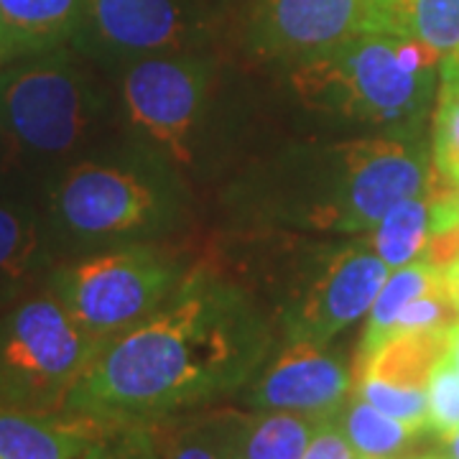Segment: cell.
Here are the masks:
<instances>
[{
	"instance_id": "ffe728a7",
	"label": "cell",
	"mask_w": 459,
	"mask_h": 459,
	"mask_svg": "<svg viewBox=\"0 0 459 459\" xmlns=\"http://www.w3.org/2000/svg\"><path fill=\"white\" fill-rule=\"evenodd\" d=\"M319 421L289 411H258L243 416L240 459H301Z\"/></svg>"
},
{
	"instance_id": "4fadbf2b",
	"label": "cell",
	"mask_w": 459,
	"mask_h": 459,
	"mask_svg": "<svg viewBox=\"0 0 459 459\" xmlns=\"http://www.w3.org/2000/svg\"><path fill=\"white\" fill-rule=\"evenodd\" d=\"M84 13L113 49H177L186 39V21L174 0H84Z\"/></svg>"
},
{
	"instance_id": "d6a6232c",
	"label": "cell",
	"mask_w": 459,
	"mask_h": 459,
	"mask_svg": "<svg viewBox=\"0 0 459 459\" xmlns=\"http://www.w3.org/2000/svg\"><path fill=\"white\" fill-rule=\"evenodd\" d=\"M419 459H439V457H419Z\"/></svg>"
},
{
	"instance_id": "ba28073f",
	"label": "cell",
	"mask_w": 459,
	"mask_h": 459,
	"mask_svg": "<svg viewBox=\"0 0 459 459\" xmlns=\"http://www.w3.org/2000/svg\"><path fill=\"white\" fill-rule=\"evenodd\" d=\"M204 90V66L181 56L143 59L123 80V100L133 123L184 164L192 161V133Z\"/></svg>"
},
{
	"instance_id": "8fae6325",
	"label": "cell",
	"mask_w": 459,
	"mask_h": 459,
	"mask_svg": "<svg viewBox=\"0 0 459 459\" xmlns=\"http://www.w3.org/2000/svg\"><path fill=\"white\" fill-rule=\"evenodd\" d=\"M352 370L327 344L289 340L250 383L247 403L255 411H289L314 421L337 419L352 395Z\"/></svg>"
},
{
	"instance_id": "7a4b0ae2",
	"label": "cell",
	"mask_w": 459,
	"mask_h": 459,
	"mask_svg": "<svg viewBox=\"0 0 459 459\" xmlns=\"http://www.w3.org/2000/svg\"><path fill=\"white\" fill-rule=\"evenodd\" d=\"M442 54L406 33H362L301 59L291 74L307 105L416 133L429 113Z\"/></svg>"
},
{
	"instance_id": "ac0fdd59",
	"label": "cell",
	"mask_w": 459,
	"mask_h": 459,
	"mask_svg": "<svg viewBox=\"0 0 459 459\" xmlns=\"http://www.w3.org/2000/svg\"><path fill=\"white\" fill-rule=\"evenodd\" d=\"M439 286H444V271L439 265L424 261V258L406 263L401 268H394L388 273L385 283H383L380 294L376 296L370 312H368L370 316H368V325H365L360 344H358L355 360H360L368 352H373L377 344L385 340L394 319L411 299L429 294V291H434Z\"/></svg>"
},
{
	"instance_id": "83f0119b",
	"label": "cell",
	"mask_w": 459,
	"mask_h": 459,
	"mask_svg": "<svg viewBox=\"0 0 459 459\" xmlns=\"http://www.w3.org/2000/svg\"><path fill=\"white\" fill-rule=\"evenodd\" d=\"M444 283H446V294L452 299V307L459 316V255L449 265H444Z\"/></svg>"
},
{
	"instance_id": "484cf974",
	"label": "cell",
	"mask_w": 459,
	"mask_h": 459,
	"mask_svg": "<svg viewBox=\"0 0 459 459\" xmlns=\"http://www.w3.org/2000/svg\"><path fill=\"white\" fill-rule=\"evenodd\" d=\"M36 255V230L23 217L8 207H0V273L21 276Z\"/></svg>"
},
{
	"instance_id": "1f68e13d",
	"label": "cell",
	"mask_w": 459,
	"mask_h": 459,
	"mask_svg": "<svg viewBox=\"0 0 459 459\" xmlns=\"http://www.w3.org/2000/svg\"><path fill=\"white\" fill-rule=\"evenodd\" d=\"M442 59H446L449 65L459 66V49H455V51H452V54H446V56H442Z\"/></svg>"
},
{
	"instance_id": "cb8c5ba5",
	"label": "cell",
	"mask_w": 459,
	"mask_h": 459,
	"mask_svg": "<svg viewBox=\"0 0 459 459\" xmlns=\"http://www.w3.org/2000/svg\"><path fill=\"white\" fill-rule=\"evenodd\" d=\"M427 421L429 431L439 439L449 437L459 427V373L444 355L434 365L427 383Z\"/></svg>"
},
{
	"instance_id": "9a60e30c",
	"label": "cell",
	"mask_w": 459,
	"mask_h": 459,
	"mask_svg": "<svg viewBox=\"0 0 459 459\" xmlns=\"http://www.w3.org/2000/svg\"><path fill=\"white\" fill-rule=\"evenodd\" d=\"M82 16L84 0H0V62L56 49Z\"/></svg>"
},
{
	"instance_id": "4dcf8cb0",
	"label": "cell",
	"mask_w": 459,
	"mask_h": 459,
	"mask_svg": "<svg viewBox=\"0 0 459 459\" xmlns=\"http://www.w3.org/2000/svg\"><path fill=\"white\" fill-rule=\"evenodd\" d=\"M377 3H383V5L394 13L395 21H398V0H377ZM398 26H401V21H398ZM401 31H403V29H401Z\"/></svg>"
},
{
	"instance_id": "836d02e7",
	"label": "cell",
	"mask_w": 459,
	"mask_h": 459,
	"mask_svg": "<svg viewBox=\"0 0 459 459\" xmlns=\"http://www.w3.org/2000/svg\"><path fill=\"white\" fill-rule=\"evenodd\" d=\"M358 459H368V457H358Z\"/></svg>"
},
{
	"instance_id": "2e32d148",
	"label": "cell",
	"mask_w": 459,
	"mask_h": 459,
	"mask_svg": "<svg viewBox=\"0 0 459 459\" xmlns=\"http://www.w3.org/2000/svg\"><path fill=\"white\" fill-rule=\"evenodd\" d=\"M240 424L238 413H212L151 427L161 459H240Z\"/></svg>"
},
{
	"instance_id": "7c38bea8",
	"label": "cell",
	"mask_w": 459,
	"mask_h": 459,
	"mask_svg": "<svg viewBox=\"0 0 459 459\" xmlns=\"http://www.w3.org/2000/svg\"><path fill=\"white\" fill-rule=\"evenodd\" d=\"M449 329L394 334L373 352L355 360L352 394L377 411L429 431L427 383L434 365L446 355Z\"/></svg>"
},
{
	"instance_id": "d6986e66",
	"label": "cell",
	"mask_w": 459,
	"mask_h": 459,
	"mask_svg": "<svg viewBox=\"0 0 459 459\" xmlns=\"http://www.w3.org/2000/svg\"><path fill=\"white\" fill-rule=\"evenodd\" d=\"M337 424L342 427L347 442L352 444L358 457L391 459L401 455L419 434L427 429L398 421L394 416L377 411L368 401L352 394L344 409L337 413Z\"/></svg>"
},
{
	"instance_id": "4316f807",
	"label": "cell",
	"mask_w": 459,
	"mask_h": 459,
	"mask_svg": "<svg viewBox=\"0 0 459 459\" xmlns=\"http://www.w3.org/2000/svg\"><path fill=\"white\" fill-rule=\"evenodd\" d=\"M301 459H358V455H355L352 444L347 442L337 419H327V421L316 424L312 442Z\"/></svg>"
},
{
	"instance_id": "e575fe53",
	"label": "cell",
	"mask_w": 459,
	"mask_h": 459,
	"mask_svg": "<svg viewBox=\"0 0 459 459\" xmlns=\"http://www.w3.org/2000/svg\"><path fill=\"white\" fill-rule=\"evenodd\" d=\"M444 62H446V59H444Z\"/></svg>"
},
{
	"instance_id": "e0dca14e",
	"label": "cell",
	"mask_w": 459,
	"mask_h": 459,
	"mask_svg": "<svg viewBox=\"0 0 459 459\" xmlns=\"http://www.w3.org/2000/svg\"><path fill=\"white\" fill-rule=\"evenodd\" d=\"M431 210H434V195L429 184L421 195H413L394 204L380 217L376 228L368 232L370 247L391 271L411 261H419L424 255L431 238Z\"/></svg>"
},
{
	"instance_id": "6da1fadb",
	"label": "cell",
	"mask_w": 459,
	"mask_h": 459,
	"mask_svg": "<svg viewBox=\"0 0 459 459\" xmlns=\"http://www.w3.org/2000/svg\"><path fill=\"white\" fill-rule=\"evenodd\" d=\"M271 334L243 291L189 276L146 319L98 344L65 403L100 424H156L238 391Z\"/></svg>"
},
{
	"instance_id": "d4e9b609",
	"label": "cell",
	"mask_w": 459,
	"mask_h": 459,
	"mask_svg": "<svg viewBox=\"0 0 459 459\" xmlns=\"http://www.w3.org/2000/svg\"><path fill=\"white\" fill-rule=\"evenodd\" d=\"M459 322L457 312L452 307V299L446 294V283L429 291L424 296L411 299L409 304L398 312L394 325L388 329L385 340L394 334H413V332H437V329H449Z\"/></svg>"
},
{
	"instance_id": "5bb4252c",
	"label": "cell",
	"mask_w": 459,
	"mask_h": 459,
	"mask_svg": "<svg viewBox=\"0 0 459 459\" xmlns=\"http://www.w3.org/2000/svg\"><path fill=\"white\" fill-rule=\"evenodd\" d=\"M105 424L77 413L0 409V459H80Z\"/></svg>"
},
{
	"instance_id": "603a6c76",
	"label": "cell",
	"mask_w": 459,
	"mask_h": 459,
	"mask_svg": "<svg viewBox=\"0 0 459 459\" xmlns=\"http://www.w3.org/2000/svg\"><path fill=\"white\" fill-rule=\"evenodd\" d=\"M80 459H161L151 424H105Z\"/></svg>"
},
{
	"instance_id": "8992f818",
	"label": "cell",
	"mask_w": 459,
	"mask_h": 459,
	"mask_svg": "<svg viewBox=\"0 0 459 459\" xmlns=\"http://www.w3.org/2000/svg\"><path fill=\"white\" fill-rule=\"evenodd\" d=\"M342 181L319 222L342 232H370L401 199L421 195L434 179V159L416 138H360L342 146Z\"/></svg>"
},
{
	"instance_id": "3957f363",
	"label": "cell",
	"mask_w": 459,
	"mask_h": 459,
	"mask_svg": "<svg viewBox=\"0 0 459 459\" xmlns=\"http://www.w3.org/2000/svg\"><path fill=\"white\" fill-rule=\"evenodd\" d=\"M98 344L51 294L18 304L0 316V409L65 411Z\"/></svg>"
},
{
	"instance_id": "7402d4cb",
	"label": "cell",
	"mask_w": 459,
	"mask_h": 459,
	"mask_svg": "<svg viewBox=\"0 0 459 459\" xmlns=\"http://www.w3.org/2000/svg\"><path fill=\"white\" fill-rule=\"evenodd\" d=\"M439 100L434 113V169L459 186V66L439 65Z\"/></svg>"
},
{
	"instance_id": "277c9868",
	"label": "cell",
	"mask_w": 459,
	"mask_h": 459,
	"mask_svg": "<svg viewBox=\"0 0 459 459\" xmlns=\"http://www.w3.org/2000/svg\"><path fill=\"white\" fill-rule=\"evenodd\" d=\"M179 283V271L166 253L138 246L59 268L51 296L92 340L105 342L156 312Z\"/></svg>"
},
{
	"instance_id": "30bf717a",
	"label": "cell",
	"mask_w": 459,
	"mask_h": 459,
	"mask_svg": "<svg viewBox=\"0 0 459 459\" xmlns=\"http://www.w3.org/2000/svg\"><path fill=\"white\" fill-rule=\"evenodd\" d=\"M54 212L80 238H113L148 228L159 217V197L133 171L77 164L54 189Z\"/></svg>"
},
{
	"instance_id": "9c48e42d",
	"label": "cell",
	"mask_w": 459,
	"mask_h": 459,
	"mask_svg": "<svg viewBox=\"0 0 459 459\" xmlns=\"http://www.w3.org/2000/svg\"><path fill=\"white\" fill-rule=\"evenodd\" d=\"M388 273L391 268L368 240L334 253L309 289L283 314L286 340L329 344L370 312Z\"/></svg>"
},
{
	"instance_id": "f1b7e54d",
	"label": "cell",
	"mask_w": 459,
	"mask_h": 459,
	"mask_svg": "<svg viewBox=\"0 0 459 459\" xmlns=\"http://www.w3.org/2000/svg\"><path fill=\"white\" fill-rule=\"evenodd\" d=\"M446 358L452 360L455 370L459 373V322H455L449 327V334H446Z\"/></svg>"
},
{
	"instance_id": "f546056e",
	"label": "cell",
	"mask_w": 459,
	"mask_h": 459,
	"mask_svg": "<svg viewBox=\"0 0 459 459\" xmlns=\"http://www.w3.org/2000/svg\"><path fill=\"white\" fill-rule=\"evenodd\" d=\"M444 459H459V427L449 434V437H444Z\"/></svg>"
},
{
	"instance_id": "5b68a950",
	"label": "cell",
	"mask_w": 459,
	"mask_h": 459,
	"mask_svg": "<svg viewBox=\"0 0 459 459\" xmlns=\"http://www.w3.org/2000/svg\"><path fill=\"white\" fill-rule=\"evenodd\" d=\"M90 126V98L82 77L65 56L11 69L0 77V128L21 151L62 156Z\"/></svg>"
},
{
	"instance_id": "52a82bcc",
	"label": "cell",
	"mask_w": 459,
	"mask_h": 459,
	"mask_svg": "<svg viewBox=\"0 0 459 459\" xmlns=\"http://www.w3.org/2000/svg\"><path fill=\"white\" fill-rule=\"evenodd\" d=\"M377 31L403 33L377 0H258L255 11L258 47L299 62Z\"/></svg>"
},
{
	"instance_id": "44dd1931",
	"label": "cell",
	"mask_w": 459,
	"mask_h": 459,
	"mask_svg": "<svg viewBox=\"0 0 459 459\" xmlns=\"http://www.w3.org/2000/svg\"><path fill=\"white\" fill-rule=\"evenodd\" d=\"M398 21L442 56L459 49V0H398Z\"/></svg>"
}]
</instances>
